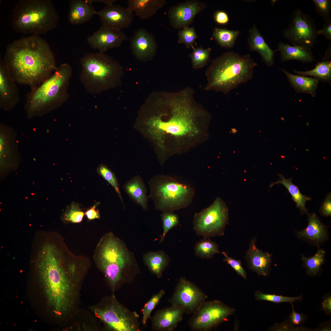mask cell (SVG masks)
Instances as JSON below:
<instances>
[{
    "instance_id": "41",
    "label": "cell",
    "mask_w": 331,
    "mask_h": 331,
    "mask_svg": "<svg viewBox=\"0 0 331 331\" xmlns=\"http://www.w3.org/2000/svg\"><path fill=\"white\" fill-rule=\"evenodd\" d=\"M165 294V291L164 290H160L154 295L144 305L142 310L143 314L142 321L143 325L146 324L151 312Z\"/></svg>"
},
{
    "instance_id": "5",
    "label": "cell",
    "mask_w": 331,
    "mask_h": 331,
    "mask_svg": "<svg viewBox=\"0 0 331 331\" xmlns=\"http://www.w3.org/2000/svg\"><path fill=\"white\" fill-rule=\"evenodd\" d=\"M257 65L249 54L242 56L234 51L223 53L213 60L207 69V83L204 89L226 95L251 80Z\"/></svg>"
},
{
    "instance_id": "25",
    "label": "cell",
    "mask_w": 331,
    "mask_h": 331,
    "mask_svg": "<svg viewBox=\"0 0 331 331\" xmlns=\"http://www.w3.org/2000/svg\"><path fill=\"white\" fill-rule=\"evenodd\" d=\"M123 189L129 198L143 209L146 211L148 207L147 188L143 179L136 175L127 181Z\"/></svg>"
},
{
    "instance_id": "14",
    "label": "cell",
    "mask_w": 331,
    "mask_h": 331,
    "mask_svg": "<svg viewBox=\"0 0 331 331\" xmlns=\"http://www.w3.org/2000/svg\"><path fill=\"white\" fill-rule=\"evenodd\" d=\"M207 295L185 277L181 278L169 300L172 305L182 308L184 313L193 314L206 301Z\"/></svg>"
},
{
    "instance_id": "28",
    "label": "cell",
    "mask_w": 331,
    "mask_h": 331,
    "mask_svg": "<svg viewBox=\"0 0 331 331\" xmlns=\"http://www.w3.org/2000/svg\"><path fill=\"white\" fill-rule=\"evenodd\" d=\"M287 80L295 90L299 93H307L313 97L315 96L319 80L313 77H308L289 73L282 70Z\"/></svg>"
},
{
    "instance_id": "19",
    "label": "cell",
    "mask_w": 331,
    "mask_h": 331,
    "mask_svg": "<svg viewBox=\"0 0 331 331\" xmlns=\"http://www.w3.org/2000/svg\"><path fill=\"white\" fill-rule=\"evenodd\" d=\"M130 48L133 55L139 60L151 59L156 54L157 44L154 35L141 28L134 31L130 40Z\"/></svg>"
},
{
    "instance_id": "38",
    "label": "cell",
    "mask_w": 331,
    "mask_h": 331,
    "mask_svg": "<svg viewBox=\"0 0 331 331\" xmlns=\"http://www.w3.org/2000/svg\"><path fill=\"white\" fill-rule=\"evenodd\" d=\"M98 174L108 182L114 189L118 194L124 209L125 207L119 187L117 179L113 172L106 166L102 164L97 169Z\"/></svg>"
},
{
    "instance_id": "10",
    "label": "cell",
    "mask_w": 331,
    "mask_h": 331,
    "mask_svg": "<svg viewBox=\"0 0 331 331\" xmlns=\"http://www.w3.org/2000/svg\"><path fill=\"white\" fill-rule=\"evenodd\" d=\"M228 218L226 204L218 197L208 207L194 214L193 229L198 235L204 237L223 236Z\"/></svg>"
},
{
    "instance_id": "35",
    "label": "cell",
    "mask_w": 331,
    "mask_h": 331,
    "mask_svg": "<svg viewBox=\"0 0 331 331\" xmlns=\"http://www.w3.org/2000/svg\"><path fill=\"white\" fill-rule=\"evenodd\" d=\"M325 251L319 249L313 257H307L302 255V259L306 268L308 274L314 275L320 271L321 266L325 259Z\"/></svg>"
},
{
    "instance_id": "11",
    "label": "cell",
    "mask_w": 331,
    "mask_h": 331,
    "mask_svg": "<svg viewBox=\"0 0 331 331\" xmlns=\"http://www.w3.org/2000/svg\"><path fill=\"white\" fill-rule=\"evenodd\" d=\"M235 309L219 300L203 302L188 323L193 331H208L216 327L234 314Z\"/></svg>"
},
{
    "instance_id": "34",
    "label": "cell",
    "mask_w": 331,
    "mask_h": 331,
    "mask_svg": "<svg viewBox=\"0 0 331 331\" xmlns=\"http://www.w3.org/2000/svg\"><path fill=\"white\" fill-rule=\"evenodd\" d=\"M239 33L237 30L216 28L214 30L213 36L221 46L231 48L234 46Z\"/></svg>"
},
{
    "instance_id": "16",
    "label": "cell",
    "mask_w": 331,
    "mask_h": 331,
    "mask_svg": "<svg viewBox=\"0 0 331 331\" xmlns=\"http://www.w3.org/2000/svg\"><path fill=\"white\" fill-rule=\"evenodd\" d=\"M96 14L99 16L102 25L114 29L121 30L129 28L133 15L127 8L114 4L106 5Z\"/></svg>"
},
{
    "instance_id": "4",
    "label": "cell",
    "mask_w": 331,
    "mask_h": 331,
    "mask_svg": "<svg viewBox=\"0 0 331 331\" xmlns=\"http://www.w3.org/2000/svg\"><path fill=\"white\" fill-rule=\"evenodd\" d=\"M93 258L112 287L121 281H130L140 272L134 254L112 232L101 238Z\"/></svg>"
},
{
    "instance_id": "43",
    "label": "cell",
    "mask_w": 331,
    "mask_h": 331,
    "mask_svg": "<svg viewBox=\"0 0 331 331\" xmlns=\"http://www.w3.org/2000/svg\"><path fill=\"white\" fill-rule=\"evenodd\" d=\"M219 253L224 256L223 261L230 265L239 275L246 280V272L242 267L240 260L235 259L229 257L227 253L225 252H220Z\"/></svg>"
},
{
    "instance_id": "45",
    "label": "cell",
    "mask_w": 331,
    "mask_h": 331,
    "mask_svg": "<svg viewBox=\"0 0 331 331\" xmlns=\"http://www.w3.org/2000/svg\"><path fill=\"white\" fill-rule=\"evenodd\" d=\"M100 204L99 202H97L93 206L88 208L85 212V215L88 220L91 221L100 218V214L99 209L97 208V206Z\"/></svg>"
},
{
    "instance_id": "2",
    "label": "cell",
    "mask_w": 331,
    "mask_h": 331,
    "mask_svg": "<svg viewBox=\"0 0 331 331\" xmlns=\"http://www.w3.org/2000/svg\"><path fill=\"white\" fill-rule=\"evenodd\" d=\"M194 90L187 87L177 92L160 94L156 114L147 124L159 147L169 156L185 153L208 137L211 115L198 102Z\"/></svg>"
},
{
    "instance_id": "24",
    "label": "cell",
    "mask_w": 331,
    "mask_h": 331,
    "mask_svg": "<svg viewBox=\"0 0 331 331\" xmlns=\"http://www.w3.org/2000/svg\"><path fill=\"white\" fill-rule=\"evenodd\" d=\"M248 41L250 51L259 53L267 65L270 66L274 64L276 51L269 46L255 25L249 30Z\"/></svg>"
},
{
    "instance_id": "42",
    "label": "cell",
    "mask_w": 331,
    "mask_h": 331,
    "mask_svg": "<svg viewBox=\"0 0 331 331\" xmlns=\"http://www.w3.org/2000/svg\"><path fill=\"white\" fill-rule=\"evenodd\" d=\"M315 10L324 19L330 18L331 1L330 0H313Z\"/></svg>"
},
{
    "instance_id": "44",
    "label": "cell",
    "mask_w": 331,
    "mask_h": 331,
    "mask_svg": "<svg viewBox=\"0 0 331 331\" xmlns=\"http://www.w3.org/2000/svg\"><path fill=\"white\" fill-rule=\"evenodd\" d=\"M320 212L323 216L329 217L331 215V196L328 193L322 203L320 208Z\"/></svg>"
},
{
    "instance_id": "39",
    "label": "cell",
    "mask_w": 331,
    "mask_h": 331,
    "mask_svg": "<svg viewBox=\"0 0 331 331\" xmlns=\"http://www.w3.org/2000/svg\"><path fill=\"white\" fill-rule=\"evenodd\" d=\"M255 299L257 301H266L275 303L282 302L292 303L295 301L301 300L302 299V295L291 297L276 295L274 294H264L259 291H256L254 294Z\"/></svg>"
},
{
    "instance_id": "12",
    "label": "cell",
    "mask_w": 331,
    "mask_h": 331,
    "mask_svg": "<svg viewBox=\"0 0 331 331\" xmlns=\"http://www.w3.org/2000/svg\"><path fill=\"white\" fill-rule=\"evenodd\" d=\"M94 312L111 329L116 331H138L140 329L139 315L122 305L116 300L103 308Z\"/></svg>"
},
{
    "instance_id": "18",
    "label": "cell",
    "mask_w": 331,
    "mask_h": 331,
    "mask_svg": "<svg viewBox=\"0 0 331 331\" xmlns=\"http://www.w3.org/2000/svg\"><path fill=\"white\" fill-rule=\"evenodd\" d=\"M17 84L7 69L2 55L0 57V106L5 110H10L20 101Z\"/></svg>"
},
{
    "instance_id": "17",
    "label": "cell",
    "mask_w": 331,
    "mask_h": 331,
    "mask_svg": "<svg viewBox=\"0 0 331 331\" xmlns=\"http://www.w3.org/2000/svg\"><path fill=\"white\" fill-rule=\"evenodd\" d=\"M127 40L126 35L122 31L102 25L87 38V41L92 48L105 53L109 49L119 47Z\"/></svg>"
},
{
    "instance_id": "37",
    "label": "cell",
    "mask_w": 331,
    "mask_h": 331,
    "mask_svg": "<svg viewBox=\"0 0 331 331\" xmlns=\"http://www.w3.org/2000/svg\"><path fill=\"white\" fill-rule=\"evenodd\" d=\"M162 223L163 232L160 237L159 243L164 241L166 235L172 228L177 226L180 223L178 215L172 211H163L161 215Z\"/></svg>"
},
{
    "instance_id": "26",
    "label": "cell",
    "mask_w": 331,
    "mask_h": 331,
    "mask_svg": "<svg viewBox=\"0 0 331 331\" xmlns=\"http://www.w3.org/2000/svg\"><path fill=\"white\" fill-rule=\"evenodd\" d=\"M165 0H128L127 8L142 19H146L154 15L166 4Z\"/></svg>"
},
{
    "instance_id": "50",
    "label": "cell",
    "mask_w": 331,
    "mask_h": 331,
    "mask_svg": "<svg viewBox=\"0 0 331 331\" xmlns=\"http://www.w3.org/2000/svg\"><path fill=\"white\" fill-rule=\"evenodd\" d=\"M92 3L95 2H99L102 3L106 5H108L114 4L117 1L116 0H91Z\"/></svg>"
},
{
    "instance_id": "8",
    "label": "cell",
    "mask_w": 331,
    "mask_h": 331,
    "mask_svg": "<svg viewBox=\"0 0 331 331\" xmlns=\"http://www.w3.org/2000/svg\"><path fill=\"white\" fill-rule=\"evenodd\" d=\"M149 197L157 210L172 211L185 208L192 202L195 195L190 185L179 181L172 176L157 175L148 181Z\"/></svg>"
},
{
    "instance_id": "40",
    "label": "cell",
    "mask_w": 331,
    "mask_h": 331,
    "mask_svg": "<svg viewBox=\"0 0 331 331\" xmlns=\"http://www.w3.org/2000/svg\"><path fill=\"white\" fill-rule=\"evenodd\" d=\"M198 36L194 27H185L178 31V42L184 44L188 48H192L193 44Z\"/></svg>"
},
{
    "instance_id": "1",
    "label": "cell",
    "mask_w": 331,
    "mask_h": 331,
    "mask_svg": "<svg viewBox=\"0 0 331 331\" xmlns=\"http://www.w3.org/2000/svg\"><path fill=\"white\" fill-rule=\"evenodd\" d=\"M30 264L31 273L41 283L53 311L57 315L67 313L91 266L89 258L73 253L64 239L51 237L32 245Z\"/></svg>"
},
{
    "instance_id": "36",
    "label": "cell",
    "mask_w": 331,
    "mask_h": 331,
    "mask_svg": "<svg viewBox=\"0 0 331 331\" xmlns=\"http://www.w3.org/2000/svg\"><path fill=\"white\" fill-rule=\"evenodd\" d=\"M193 51L190 55L191 63L193 68L198 69L204 67L207 64L210 57L211 50V48L206 49L202 47L192 48Z\"/></svg>"
},
{
    "instance_id": "13",
    "label": "cell",
    "mask_w": 331,
    "mask_h": 331,
    "mask_svg": "<svg viewBox=\"0 0 331 331\" xmlns=\"http://www.w3.org/2000/svg\"><path fill=\"white\" fill-rule=\"evenodd\" d=\"M293 15L291 23L283 32V36L293 45L311 48L318 36L314 20L299 9Z\"/></svg>"
},
{
    "instance_id": "33",
    "label": "cell",
    "mask_w": 331,
    "mask_h": 331,
    "mask_svg": "<svg viewBox=\"0 0 331 331\" xmlns=\"http://www.w3.org/2000/svg\"><path fill=\"white\" fill-rule=\"evenodd\" d=\"M85 215L80 204L72 202L62 213L61 219L65 224L80 223L82 222Z\"/></svg>"
},
{
    "instance_id": "9",
    "label": "cell",
    "mask_w": 331,
    "mask_h": 331,
    "mask_svg": "<svg viewBox=\"0 0 331 331\" xmlns=\"http://www.w3.org/2000/svg\"><path fill=\"white\" fill-rule=\"evenodd\" d=\"M80 78L86 91L97 94L114 85L121 68L105 53L99 52L84 55L80 59Z\"/></svg>"
},
{
    "instance_id": "49",
    "label": "cell",
    "mask_w": 331,
    "mask_h": 331,
    "mask_svg": "<svg viewBox=\"0 0 331 331\" xmlns=\"http://www.w3.org/2000/svg\"><path fill=\"white\" fill-rule=\"evenodd\" d=\"M323 309L327 313L330 314L331 313V297L329 296L326 297L322 303Z\"/></svg>"
},
{
    "instance_id": "22",
    "label": "cell",
    "mask_w": 331,
    "mask_h": 331,
    "mask_svg": "<svg viewBox=\"0 0 331 331\" xmlns=\"http://www.w3.org/2000/svg\"><path fill=\"white\" fill-rule=\"evenodd\" d=\"M306 214L307 226L301 231H296V234L299 238L310 241L318 245L328 238L327 227L315 213L308 212Z\"/></svg>"
},
{
    "instance_id": "7",
    "label": "cell",
    "mask_w": 331,
    "mask_h": 331,
    "mask_svg": "<svg viewBox=\"0 0 331 331\" xmlns=\"http://www.w3.org/2000/svg\"><path fill=\"white\" fill-rule=\"evenodd\" d=\"M12 13L13 28L25 35L46 34L57 27L59 19L51 0H20Z\"/></svg>"
},
{
    "instance_id": "27",
    "label": "cell",
    "mask_w": 331,
    "mask_h": 331,
    "mask_svg": "<svg viewBox=\"0 0 331 331\" xmlns=\"http://www.w3.org/2000/svg\"><path fill=\"white\" fill-rule=\"evenodd\" d=\"M280 54V59L284 62L289 60H297L302 63H307L314 60V58L311 48L304 47L291 46L280 42L278 49Z\"/></svg>"
},
{
    "instance_id": "47",
    "label": "cell",
    "mask_w": 331,
    "mask_h": 331,
    "mask_svg": "<svg viewBox=\"0 0 331 331\" xmlns=\"http://www.w3.org/2000/svg\"><path fill=\"white\" fill-rule=\"evenodd\" d=\"M292 307V312L289 316V319L291 323L294 325H298L305 321L306 316L302 314H299L296 312L294 310L292 303H291Z\"/></svg>"
},
{
    "instance_id": "15",
    "label": "cell",
    "mask_w": 331,
    "mask_h": 331,
    "mask_svg": "<svg viewBox=\"0 0 331 331\" xmlns=\"http://www.w3.org/2000/svg\"><path fill=\"white\" fill-rule=\"evenodd\" d=\"M206 7L205 3L194 0L187 1L172 6L168 12L170 23L175 29L188 27L195 16Z\"/></svg>"
},
{
    "instance_id": "46",
    "label": "cell",
    "mask_w": 331,
    "mask_h": 331,
    "mask_svg": "<svg viewBox=\"0 0 331 331\" xmlns=\"http://www.w3.org/2000/svg\"><path fill=\"white\" fill-rule=\"evenodd\" d=\"M324 20V24L321 29L318 30V35H323L326 39L331 41V19L329 18Z\"/></svg>"
},
{
    "instance_id": "6",
    "label": "cell",
    "mask_w": 331,
    "mask_h": 331,
    "mask_svg": "<svg viewBox=\"0 0 331 331\" xmlns=\"http://www.w3.org/2000/svg\"><path fill=\"white\" fill-rule=\"evenodd\" d=\"M73 71L67 63L61 64L48 79L27 95L25 108L30 117L40 116L62 105L69 98Z\"/></svg>"
},
{
    "instance_id": "23",
    "label": "cell",
    "mask_w": 331,
    "mask_h": 331,
    "mask_svg": "<svg viewBox=\"0 0 331 331\" xmlns=\"http://www.w3.org/2000/svg\"><path fill=\"white\" fill-rule=\"evenodd\" d=\"M91 0H72L70 2L67 18L71 24L77 25L88 21L96 14Z\"/></svg>"
},
{
    "instance_id": "31",
    "label": "cell",
    "mask_w": 331,
    "mask_h": 331,
    "mask_svg": "<svg viewBox=\"0 0 331 331\" xmlns=\"http://www.w3.org/2000/svg\"><path fill=\"white\" fill-rule=\"evenodd\" d=\"M295 74L302 76H310L323 82L331 83V62L328 58L324 57L321 62L318 63L313 69L305 71L295 70Z\"/></svg>"
},
{
    "instance_id": "29",
    "label": "cell",
    "mask_w": 331,
    "mask_h": 331,
    "mask_svg": "<svg viewBox=\"0 0 331 331\" xmlns=\"http://www.w3.org/2000/svg\"><path fill=\"white\" fill-rule=\"evenodd\" d=\"M143 258L150 271L158 278L162 276L170 261L169 256L162 250L148 251L143 255Z\"/></svg>"
},
{
    "instance_id": "3",
    "label": "cell",
    "mask_w": 331,
    "mask_h": 331,
    "mask_svg": "<svg viewBox=\"0 0 331 331\" xmlns=\"http://www.w3.org/2000/svg\"><path fill=\"white\" fill-rule=\"evenodd\" d=\"M3 59L16 83L30 89L49 78L57 67L49 44L37 35L22 36L8 44Z\"/></svg>"
},
{
    "instance_id": "21",
    "label": "cell",
    "mask_w": 331,
    "mask_h": 331,
    "mask_svg": "<svg viewBox=\"0 0 331 331\" xmlns=\"http://www.w3.org/2000/svg\"><path fill=\"white\" fill-rule=\"evenodd\" d=\"M184 313L182 308L172 305L159 310L153 318L152 328L156 331H173L182 321Z\"/></svg>"
},
{
    "instance_id": "48",
    "label": "cell",
    "mask_w": 331,
    "mask_h": 331,
    "mask_svg": "<svg viewBox=\"0 0 331 331\" xmlns=\"http://www.w3.org/2000/svg\"><path fill=\"white\" fill-rule=\"evenodd\" d=\"M214 19L217 23L222 25L228 24L229 21V16L227 13L222 10L218 11L215 13Z\"/></svg>"
},
{
    "instance_id": "32",
    "label": "cell",
    "mask_w": 331,
    "mask_h": 331,
    "mask_svg": "<svg viewBox=\"0 0 331 331\" xmlns=\"http://www.w3.org/2000/svg\"><path fill=\"white\" fill-rule=\"evenodd\" d=\"M194 249L196 255L201 259H210L220 253L219 245L207 237H204L197 242Z\"/></svg>"
},
{
    "instance_id": "20",
    "label": "cell",
    "mask_w": 331,
    "mask_h": 331,
    "mask_svg": "<svg viewBox=\"0 0 331 331\" xmlns=\"http://www.w3.org/2000/svg\"><path fill=\"white\" fill-rule=\"evenodd\" d=\"M272 255L264 252L256 245V238L250 241L245 259L249 268L259 276H268L271 270Z\"/></svg>"
},
{
    "instance_id": "30",
    "label": "cell",
    "mask_w": 331,
    "mask_h": 331,
    "mask_svg": "<svg viewBox=\"0 0 331 331\" xmlns=\"http://www.w3.org/2000/svg\"><path fill=\"white\" fill-rule=\"evenodd\" d=\"M278 175L280 178L279 180L269 185L270 188L276 184H280L283 185L291 195L292 199L296 204V207L301 214H307L308 209L306 207V203L307 201L310 200L311 198L302 194L298 187L292 182L291 179L286 178L281 174H278Z\"/></svg>"
}]
</instances>
